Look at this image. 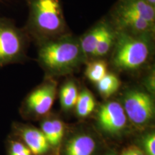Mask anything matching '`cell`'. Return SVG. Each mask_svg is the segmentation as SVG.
I'll return each mask as SVG.
<instances>
[{
    "mask_svg": "<svg viewBox=\"0 0 155 155\" xmlns=\"http://www.w3.org/2000/svg\"><path fill=\"white\" fill-rule=\"evenodd\" d=\"M121 155H147L144 151L137 146H130L122 152Z\"/></svg>",
    "mask_w": 155,
    "mask_h": 155,
    "instance_id": "44dd1931",
    "label": "cell"
},
{
    "mask_svg": "<svg viewBox=\"0 0 155 155\" xmlns=\"http://www.w3.org/2000/svg\"><path fill=\"white\" fill-rule=\"evenodd\" d=\"M52 123H53L54 133H55L56 146H58L63 139L64 135V126L62 121L58 119L52 120Z\"/></svg>",
    "mask_w": 155,
    "mask_h": 155,
    "instance_id": "d6986e66",
    "label": "cell"
},
{
    "mask_svg": "<svg viewBox=\"0 0 155 155\" xmlns=\"http://www.w3.org/2000/svg\"><path fill=\"white\" fill-rule=\"evenodd\" d=\"M57 85L49 80L31 91L25 101V108L31 113L38 115L47 114L55 101Z\"/></svg>",
    "mask_w": 155,
    "mask_h": 155,
    "instance_id": "52a82bcc",
    "label": "cell"
},
{
    "mask_svg": "<svg viewBox=\"0 0 155 155\" xmlns=\"http://www.w3.org/2000/svg\"><path fill=\"white\" fill-rule=\"evenodd\" d=\"M154 47V37L116 32L115 42L111 52V63L120 71H137L149 61Z\"/></svg>",
    "mask_w": 155,
    "mask_h": 155,
    "instance_id": "277c9868",
    "label": "cell"
},
{
    "mask_svg": "<svg viewBox=\"0 0 155 155\" xmlns=\"http://www.w3.org/2000/svg\"><path fill=\"white\" fill-rule=\"evenodd\" d=\"M79 91L76 83L73 81H67L63 85L60 91V100L64 109H70L75 107Z\"/></svg>",
    "mask_w": 155,
    "mask_h": 155,
    "instance_id": "4fadbf2b",
    "label": "cell"
},
{
    "mask_svg": "<svg viewBox=\"0 0 155 155\" xmlns=\"http://www.w3.org/2000/svg\"><path fill=\"white\" fill-rule=\"evenodd\" d=\"M18 136L32 155H42L48 150L50 144L41 130L30 127H19Z\"/></svg>",
    "mask_w": 155,
    "mask_h": 155,
    "instance_id": "9c48e42d",
    "label": "cell"
},
{
    "mask_svg": "<svg viewBox=\"0 0 155 155\" xmlns=\"http://www.w3.org/2000/svg\"><path fill=\"white\" fill-rule=\"evenodd\" d=\"M124 111L134 124H144L154 116V104L152 97L137 89L128 91L124 96Z\"/></svg>",
    "mask_w": 155,
    "mask_h": 155,
    "instance_id": "8992f818",
    "label": "cell"
},
{
    "mask_svg": "<svg viewBox=\"0 0 155 155\" xmlns=\"http://www.w3.org/2000/svg\"><path fill=\"white\" fill-rule=\"evenodd\" d=\"M144 1L150 3V5L155 6V0H144Z\"/></svg>",
    "mask_w": 155,
    "mask_h": 155,
    "instance_id": "603a6c76",
    "label": "cell"
},
{
    "mask_svg": "<svg viewBox=\"0 0 155 155\" xmlns=\"http://www.w3.org/2000/svg\"><path fill=\"white\" fill-rule=\"evenodd\" d=\"M116 40V31L113 27L108 22L107 19V25L103 33L101 38L97 44L92 58L94 59H102L105 56L111 53Z\"/></svg>",
    "mask_w": 155,
    "mask_h": 155,
    "instance_id": "7c38bea8",
    "label": "cell"
},
{
    "mask_svg": "<svg viewBox=\"0 0 155 155\" xmlns=\"http://www.w3.org/2000/svg\"><path fill=\"white\" fill-rule=\"evenodd\" d=\"M41 131L47 139L50 146L56 147L55 133H54L53 126L51 120H48L42 124Z\"/></svg>",
    "mask_w": 155,
    "mask_h": 155,
    "instance_id": "ac0fdd59",
    "label": "cell"
},
{
    "mask_svg": "<svg viewBox=\"0 0 155 155\" xmlns=\"http://www.w3.org/2000/svg\"><path fill=\"white\" fill-rule=\"evenodd\" d=\"M144 147L147 155H155V134L148 135L144 140Z\"/></svg>",
    "mask_w": 155,
    "mask_h": 155,
    "instance_id": "ffe728a7",
    "label": "cell"
},
{
    "mask_svg": "<svg viewBox=\"0 0 155 155\" xmlns=\"http://www.w3.org/2000/svg\"><path fill=\"white\" fill-rule=\"evenodd\" d=\"M97 88L103 96L108 98L119 90L121 82L115 74L107 73L101 80L96 83Z\"/></svg>",
    "mask_w": 155,
    "mask_h": 155,
    "instance_id": "2e32d148",
    "label": "cell"
},
{
    "mask_svg": "<svg viewBox=\"0 0 155 155\" xmlns=\"http://www.w3.org/2000/svg\"><path fill=\"white\" fill-rule=\"evenodd\" d=\"M8 155H32V154L22 141L12 139L9 142Z\"/></svg>",
    "mask_w": 155,
    "mask_h": 155,
    "instance_id": "e0dca14e",
    "label": "cell"
},
{
    "mask_svg": "<svg viewBox=\"0 0 155 155\" xmlns=\"http://www.w3.org/2000/svg\"><path fill=\"white\" fill-rule=\"evenodd\" d=\"M96 101L91 93L86 89L79 92L76 104L75 106L78 115L81 117L88 116L94 111Z\"/></svg>",
    "mask_w": 155,
    "mask_h": 155,
    "instance_id": "5bb4252c",
    "label": "cell"
},
{
    "mask_svg": "<svg viewBox=\"0 0 155 155\" xmlns=\"http://www.w3.org/2000/svg\"><path fill=\"white\" fill-rule=\"evenodd\" d=\"M147 86L151 91L154 90V73H151V75L147 80Z\"/></svg>",
    "mask_w": 155,
    "mask_h": 155,
    "instance_id": "7402d4cb",
    "label": "cell"
},
{
    "mask_svg": "<svg viewBox=\"0 0 155 155\" xmlns=\"http://www.w3.org/2000/svg\"><path fill=\"white\" fill-rule=\"evenodd\" d=\"M30 39L13 19L0 16V68L27 58Z\"/></svg>",
    "mask_w": 155,
    "mask_h": 155,
    "instance_id": "5b68a950",
    "label": "cell"
},
{
    "mask_svg": "<svg viewBox=\"0 0 155 155\" xmlns=\"http://www.w3.org/2000/svg\"><path fill=\"white\" fill-rule=\"evenodd\" d=\"M106 19L116 32L155 36V6L144 0H117Z\"/></svg>",
    "mask_w": 155,
    "mask_h": 155,
    "instance_id": "7a4b0ae2",
    "label": "cell"
},
{
    "mask_svg": "<svg viewBox=\"0 0 155 155\" xmlns=\"http://www.w3.org/2000/svg\"><path fill=\"white\" fill-rule=\"evenodd\" d=\"M108 73L107 63L103 59H94L87 64L85 75L89 81L97 83Z\"/></svg>",
    "mask_w": 155,
    "mask_h": 155,
    "instance_id": "9a60e30c",
    "label": "cell"
},
{
    "mask_svg": "<svg viewBox=\"0 0 155 155\" xmlns=\"http://www.w3.org/2000/svg\"><path fill=\"white\" fill-rule=\"evenodd\" d=\"M28 17L23 27L36 45L71 33L61 0H26Z\"/></svg>",
    "mask_w": 155,
    "mask_h": 155,
    "instance_id": "6da1fadb",
    "label": "cell"
},
{
    "mask_svg": "<svg viewBox=\"0 0 155 155\" xmlns=\"http://www.w3.org/2000/svg\"><path fill=\"white\" fill-rule=\"evenodd\" d=\"M96 146V141L90 136H76L68 143L65 155H92Z\"/></svg>",
    "mask_w": 155,
    "mask_h": 155,
    "instance_id": "8fae6325",
    "label": "cell"
},
{
    "mask_svg": "<svg viewBox=\"0 0 155 155\" xmlns=\"http://www.w3.org/2000/svg\"><path fill=\"white\" fill-rule=\"evenodd\" d=\"M100 127L106 132L117 134L125 127L127 115L119 103L109 101L100 108L98 114Z\"/></svg>",
    "mask_w": 155,
    "mask_h": 155,
    "instance_id": "ba28073f",
    "label": "cell"
},
{
    "mask_svg": "<svg viewBox=\"0 0 155 155\" xmlns=\"http://www.w3.org/2000/svg\"><path fill=\"white\" fill-rule=\"evenodd\" d=\"M38 59L46 71L53 75L70 73L87 59L79 38L72 32L38 45Z\"/></svg>",
    "mask_w": 155,
    "mask_h": 155,
    "instance_id": "3957f363",
    "label": "cell"
},
{
    "mask_svg": "<svg viewBox=\"0 0 155 155\" xmlns=\"http://www.w3.org/2000/svg\"><path fill=\"white\" fill-rule=\"evenodd\" d=\"M106 25H107V19L105 17L97 22L83 35L79 37L81 49L86 56L87 61L89 58H92L97 44L105 30Z\"/></svg>",
    "mask_w": 155,
    "mask_h": 155,
    "instance_id": "30bf717a",
    "label": "cell"
}]
</instances>
